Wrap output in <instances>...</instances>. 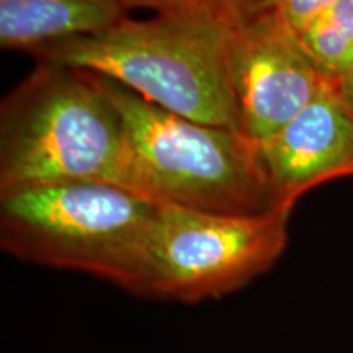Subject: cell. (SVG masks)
I'll return each mask as SVG.
<instances>
[{
	"label": "cell",
	"instance_id": "9c48e42d",
	"mask_svg": "<svg viewBox=\"0 0 353 353\" xmlns=\"http://www.w3.org/2000/svg\"><path fill=\"white\" fill-rule=\"evenodd\" d=\"M321 76L339 83L353 74V0H339L298 34Z\"/></svg>",
	"mask_w": 353,
	"mask_h": 353
},
{
	"label": "cell",
	"instance_id": "52a82bcc",
	"mask_svg": "<svg viewBox=\"0 0 353 353\" xmlns=\"http://www.w3.org/2000/svg\"><path fill=\"white\" fill-rule=\"evenodd\" d=\"M259 152L278 201L294 206L317 185L353 175V110L325 81Z\"/></svg>",
	"mask_w": 353,
	"mask_h": 353
},
{
	"label": "cell",
	"instance_id": "3957f363",
	"mask_svg": "<svg viewBox=\"0 0 353 353\" xmlns=\"http://www.w3.org/2000/svg\"><path fill=\"white\" fill-rule=\"evenodd\" d=\"M161 205L121 185L0 188V247L23 262L81 272L144 296Z\"/></svg>",
	"mask_w": 353,
	"mask_h": 353
},
{
	"label": "cell",
	"instance_id": "8992f818",
	"mask_svg": "<svg viewBox=\"0 0 353 353\" xmlns=\"http://www.w3.org/2000/svg\"><path fill=\"white\" fill-rule=\"evenodd\" d=\"M231 81L239 131L260 145L293 120L327 79L298 34L268 8L237 25Z\"/></svg>",
	"mask_w": 353,
	"mask_h": 353
},
{
	"label": "cell",
	"instance_id": "ba28073f",
	"mask_svg": "<svg viewBox=\"0 0 353 353\" xmlns=\"http://www.w3.org/2000/svg\"><path fill=\"white\" fill-rule=\"evenodd\" d=\"M121 0H0V46L33 54L126 19Z\"/></svg>",
	"mask_w": 353,
	"mask_h": 353
},
{
	"label": "cell",
	"instance_id": "7a4b0ae2",
	"mask_svg": "<svg viewBox=\"0 0 353 353\" xmlns=\"http://www.w3.org/2000/svg\"><path fill=\"white\" fill-rule=\"evenodd\" d=\"M57 182L138 192L125 125L99 77L41 61L0 105V188Z\"/></svg>",
	"mask_w": 353,
	"mask_h": 353
},
{
	"label": "cell",
	"instance_id": "277c9868",
	"mask_svg": "<svg viewBox=\"0 0 353 353\" xmlns=\"http://www.w3.org/2000/svg\"><path fill=\"white\" fill-rule=\"evenodd\" d=\"M95 76L125 125L141 195L228 214H262L285 205L268 182L259 145L242 132L170 113Z\"/></svg>",
	"mask_w": 353,
	"mask_h": 353
},
{
	"label": "cell",
	"instance_id": "30bf717a",
	"mask_svg": "<svg viewBox=\"0 0 353 353\" xmlns=\"http://www.w3.org/2000/svg\"><path fill=\"white\" fill-rule=\"evenodd\" d=\"M121 3L126 8H151L156 13H206L239 25L268 10L272 0H121Z\"/></svg>",
	"mask_w": 353,
	"mask_h": 353
},
{
	"label": "cell",
	"instance_id": "6da1fadb",
	"mask_svg": "<svg viewBox=\"0 0 353 353\" xmlns=\"http://www.w3.org/2000/svg\"><path fill=\"white\" fill-rule=\"evenodd\" d=\"M236 28L237 23L206 13H156L148 20L125 19L32 56L38 63L99 74L188 120L239 131L231 81Z\"/></svg>",
	"mask_w": 353,
	"mask_h": 353
},
{
	"label": "cell",
	"instance_id": "5b68a950",
	"mask_svg": "<svg viewBox=\"0 0 353 353\" xmlns=\"http://www.w3.org/2000/svg\"><path fill=\"white\" fill-rule=\"evenodd\" d=\"M293 208L228 214L161 205L144 298L195 304L252 283L285 252Z\"/></svg>",
	"mask_w": 353,
	"mask_h": 353
},
{
	"label": "cell",
	"instance_id": "7c38bea8",
	"mask_svg": "<svg viewBox=\"0 0 353 353\" xmlns=\"http://www.w3.org/2000/svg\"><path fill=\"white\" fill-rule=\"evenodd\" d=\"M339 94L342 95V99L345 100V103L353 110V74L343 79L339 83H335Z\"/></svg>",
	"mask_w": 353,
	"mask_h": 353
},
{
	"label": "cell",
	"instance_id": "8fae6325",
	"mask_svg": "<svg viewBox=\"0 0 353 353\" xmlns=\"http://www.w3.org/2000/svg\"><path fill=\"white\" fill-rule=\"evenodd\" d=\"M335 2L339 0H272L270 10L275 12L294 33L299 34Z\"/></svg>",
	"mask_w": 353,
	"mask_h": 353
}]
</instances>
